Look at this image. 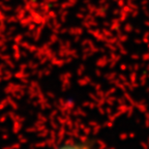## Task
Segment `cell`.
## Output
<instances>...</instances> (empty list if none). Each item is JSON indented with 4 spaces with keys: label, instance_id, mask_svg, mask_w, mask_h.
Returning a JSON list of instances; mask_svg holds the SVG:
<instances>
[{
    "label": "cell",
    "instance_id": "1",
    "mask_svg": "<svg viewBox=\"0 0 149 149\" xmlns=\"http://www.w3.org/2000/svg\"><path fill=\"white\" fill-rule=\"evenodd\" d=\"M53 149H94L91 145L83 142H66L56 146Z\"/></svg>",
    "mask_w": 149,
    "mask_h": 149
}]
</instances>
